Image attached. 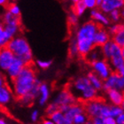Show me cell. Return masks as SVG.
Returning <instances> with one entry per match:
<instances>
[{
	"instance_id": "cell-1",
	"label": "cell",
	"mask_w": 124,
	"mask_h": 124,
	"mask_svg": "<svg viewBox=\"0 0 124 124\" xmlns=\"http://www.w3.org/2000/svg\"><path fill=\"white\" fill-rule=\"evenodd\" d=\"M99 26L91 21L81 24L75 30L74 38L78 48L79 56L86 57L94 48V37Z\"/></svg>"
},
{
	"instance_id": "cell-2",
	"label": "cell",
	"mask_w": 124,
	"mask_h": 124,
	"mask_svg": "<svg viewBox=\"0 0 124 124\" xmlns=\"http://www.w3.org/2000/svg\"><path fill=\"white\" fill-rule=\"evenodd\" d=\"M37 77L36 75V70L33 66H25L18 76L12 80L11 90L13 91V97H16L19 99L27 95L33 89Z\"/></svg>"
},
{
	"instance_id": "cell-3",
	"label": "cell",
	"mask_w": 124,
	"mask_h": 124,
	"mask_svg": "<svg viewBox=\"0 0 124 124\" xmlns=\"http://www.w3.org/2000/svg\"><path fill=\"white\" fill-rule=\"evenodd\" d=\"M16 58L24 62V64L30 65L33 61V52L30 44L23 36H17L8 42L6 45Z\"/></svg>"
},
{
	"instance_id": "cell-4",
	"label": "cell",
	"mask_w": 124,
	"mask_h": 124,
	"mask_svg": "<svg viewBox=\"0 0 124 124\" xmlns=\"http://www.w3.org/2000/svg\"><path fill=\"white\" fill-rule=\"evenodd\" d=\"M70 91L75 97L77 96L86 102L93 100L98 97V91L91 85L85 75H81L75 78L73 81Z\"/></svg>"
},
{
	"instance_id": "cell-5",
	"label": "cell",
	"mask_w": 124,
	"mask_h": 124,
	"mask_svg": "<svg viewBox=\"0 0 124 124\" xmlns=\"http://www.w3.org/2000/svg\"><path fill=\"white\" fill-rule=\"evenodd\" d=\"M83 107H84V113L87 114L88 117H91V119L97 117H101V118L109 117L110 105L106 104L103 99L97 98L93 100L86 102Z\"/></svg>"
},
{
	"instance_id": "cell-6",
	"label": "cell",
	"mask_w": 124,
	"mask_h": 124,
	"mask_svg": "<svg viewBox=\"0 0 124 124\" xmlns=\"http://www.w3.org/2000/svg\"><path fill=\"white\" fill-rule=\"evenodd\" d=\"M2 23L4 26V32L9 40L19 36L21 30L20 17H14L5 11L2 16Z\"/></svg>"
},
{
	"instance_id": "cell-7",
	"label": "cell",
	"mask_w": 124,
	"mask_h": 124,
	"mask_svg": "<svg viewBox=\"0 0 124 124\" xmlns=\"http://www.w3.org/2000/svg\"><path fill=\"white\" fill-rule=\"evenodd\" d=\"M52 102L60 109L62 106H69L76 103V97L69 89H62L55 95Z\"/></svg>"
},
{
	"instance_id": "cell-8",
	"label": "cell",
	"mask_w": 124,
	"mask_h": 124,
	"mask_svg": "<svg viewBox=\"0 0 124 124\" xmlns=\"http://www.w3.org/2000/svg\"><path fill=\"white\" fill-rule=\"evenodd\" d=\"M91 65L93 70L92 72L103 81L106 80V78L114 72L112 67H110L108 61L104 59H100V60L91 63Z\"/></svg>"
},
{
	"instance_id": "cell-9",
	"label": "cell",
	"mask_w": 124,
	"mask_h": 124,
	"mask_svg": "<svg viewBox=\"0 0 124 124\" xmlns=\"http://www.w3.org/2000/svg\"><path fill=\"white\" fill-rule=\"evenodd\" d=\"M103 90H117L122 91L124 90V81L117 72H113L106 80L103 82Z\"/></svg>"
},
{
	"instance_id": "cell-10",
	"label": "cell",
	"mask_w": 124,
	"mask_h": 124,
	"mask_svg": "<svg viewBox=\"0 0 124 124\" xmlns=\"http://www.w3.org/2000/svg\"><path fill=\"white\" fill-rule=\"evenodd\" d=\"M101 54H102V58L104 60H106L108 61L110 59H112L114 56L117 55H121V51L122 48L119 47L117 44H115L114 42L110 41L107 44H106L104 46L100 48Z\"/></svg>"
},
{
	"instance_id": "cell-11",
	"label": "cell",
	"mask_w": 124,
	"mask_h": 124,
	"mask_svg": "<svg viewBox=\"0 0 124 124\" xmlns=\"http://www.w3.org/2000/svg\"><path fill=\"white\" fill-rule=\"evenodd\" d=\"M123 6L124 0H102L99 10L105 14H109L114 10L120 11Z\"/></svg>"
},
{
	"instance_id": "cell-12",
	"label": "cell",
	"mask_w": 124,
	"mask_h": 124,
	"mask_svg": "<svg viewBox=\"0 0 124 124\" xmlns=\"http://www.w3.org/2000/svg\"><path fill=\"white\" fill-rule=\"evenodd\" d=\"M14 59H15V56L7 47L1 48L0 49V70L5 72L13 63Z\"/></svg>"
},
{
	"instance_id": "cell-13",
	"label": "cell",
	"mask_w": 124,
	"mask_h": 124,
	"mask_svg": "<svg viewBox=\"0 0 124 124\" xmlns=\"http://www.w3.org/2000/svg\"><path fill=\"white\" fill-rule=\"evenodd\" d=\"M90 17L91 19V21L95 22L98 26L101 25L102 27H108L111 24V21L109 20L107 14L102 13L98 8L93 9L90 12Z\"/></svg>"
},
{
	"instance_id": "cell-14",
	"label": "cell",
	"mask_w": 124,
	"mask_h": 124,
	"mask_svg": "<svg viewBox=\"0 0 124 124\" xmlns=\"http://www.w3.org/2000/svg\"><path fill=\"white\" fill-rule=\"evenodd\" d=\"M50 98H51V87L46 83H41L39 86L38 95H37V103L39 106H44L48 104Z\"/></svg>"
},
{
	"instance_id": "cell-15",
	"label": "cell",
	"mask_w": 124,
	"mask_h": 124,
	"mask_svg": "<svg viewBox=\"0 0 124 124\" xmlns=\"http://www.w3.org/2000/svg\"><path fill=\"white\" fill-rule=\"evenodd\" d=\"M111 41V36L109 35L107 29L105 28H98V31L95 34V37H94V46L101 48L104 46L106 44Z\"/></svg>"
},
{
	"instance_id": "cell-16",
	"label": "cell",
	"mask_w": 124,
	"mask_h": 124,
	"mask_svg": "<svg viewBox=\"0 0 124 124\" xmlns=\"http://www.w3.org/2000/svg\"><path fill=\"white\" fill-rule=\"evenodd\" d=\"M25 66L26 65L24 64V62L22 60L15 57L13 63L11 64L10 67H8V69L5 71L7 77L10 78L11 80H13L14 78L18 76V75L21 72V70L23 69V67Z\"/></svg>"
},
{
	"instance_id": "cell-17",
	"label": "cell",
	"mask_w": 124,
	"mask_h": 124,
	"mask_svg": "<svg viewBox=\"0 0 124 124\" xmlns=\"http://www.w3.org/2000/svg\"><path fill=\"white\" fill-rule=\"evenodd\" d=\"M106 98L111 106H121L124 99L123 91H117V90L106 91Z\"/></svg>"
},
{
	"instance_id": "cell-18",
	"label": "cell",
	"mask_w": 124,
	"mask_h": 124,
	"mask_svg": "<svg viewBox=\"0 0 124 124\" xmlns=\"http://www.w3.org/2000/svg\"><path fill=\"white\" fill-rule=\"evenodd\" d=\"M13 98V91L6 84L0 87V106H6L12 102Z\"/></svg>"
},
{
	"instance_id": "cell-19",
	"label": "cell",
	"mask_w": 124,
	"mask_h": 124,
	"mask_svg": "<svg viewBox=\"0 0 124 124\" xmlns=\"http://www.w3.org/2000/svg\"><path fill=\"white\" fill-rule=\"evenodd\" d=\"M83 113H84V107H83V105L80 103H75L68 106L64 114L67 119L72 121L76 115L80 114H83Z\"/></svg>"
},
{
	"instance_id": "cell-20",
	"label": "cell",
	"mask_w": 124,
	"mask_h": 124,
	"mask_svg": "<svg viewBox=\"0 0 124 124\" xmlns=\"http://www.w3.org/2000/svg\"><path fill=\"white\" fill-rule=\"evenodd\" d=\"M86 77L87 79L89 80L90 83H91V85L92 86L93 88L95 89L96 91H102L103 90V80H101L100 78L98 77V75L94 74L93 72H89L86 75Z\"/></svg>"
},
{
	"instance_id": "cell-21",
	"label": "cell",
	"mask_w": 124,
	"mask_h": 124,
	"mask_svg": "<svg viewBox=\"0 0 124 124\" xmlns=\"http://www.w3.org/2000/svg\"><path fill=\"white\" fill-rule=\"evenodd\" d=\"M49 118L52 120L54 124H73L72 121L67 119L64 113L60 112V110L52 114Z\"/></svg>"
},
{
	"instance_id": "cell-22",
	"label": "cell",
	"mask_w": 124,
	"mask_h": 124,
	"mask_svg": "<svg viewBox=\"0 0 124 124\" xmlns=\"http://www.w3.org/2000/svg\"><path fill=\"white\" fill-rule=\"evenodd\" d=\"M86 11H87V9H86L85 5H84L83 0H75V1L73 2L72 12L74 13H75L79 18L82 17L86 13Z\"/></svg>"
},
{
	"instance_id": "cell-23",
	"label": "cell",
	"mask_w": 124,
	"mask_h": 124,
	"mask_svg": "<svg viewBox=\"0 0 124 124\" xmlns=\"http://www.w3.org/2000/svg\"><path fill=\"white\" fill-rule=\"evenodd\" d=\"M108 63L110 67H112L113 71L114 70V72H117L124 66V60L122 57V55H117V56H114L112 59H110L108 60Z\"/></svg>"
},
{
	"instance_id": "cell-24",
	"label": "cell",
	"mask_w": 124,
	"mask_h": 124,
	"mask_svg": "<svg viewBox=\"0 0 124 124\" xmlns=\"http://www.w3.org/2000/svg\"><path fill=\"white\" fill-rule=\"evenodd\" d=\"M112 41L121 48H124V24L122 25V28L119 31L113 36Z\"/></svg>"
},
{
	"instance_id": "cell-25",
	"label": "cell",
	"mask_w": 124,
	"mask_h": 124,
	"mask_svg": "<svg viewBox=\"0 0 124 124\" xmlns=\"http://www.w3.org/2000/svg\"><path fill=\"white\" fill-rule=\"evenodd\" d=\"M85 58H86V60H88L91 64L93 63V62L97 61V60H100V59H103V58H102V54H101L100 48L94 47L91 52L87 54V56H86Z\"/></svg>"
},
{
	"instance_id": "cell-26",
	"label": "cell",
	"mask_w": 124,
	"mask_h": 124,
	"mask_svg": "<svg viewBox=\"0 0 124 124\" xmlns=\"http://www.w3.org/2000/svg\"><path fill=\"white\" fill-rule=\"evenodd\" d=\"M68 53L71 58H75L79 56V52H78V48L75 43V40L74 37L70 39L69 46H68Z\"/></svg>"
},
{
	"instance_id": "cell-27",
	"label": "cell",
	"mask_w": 124,
	"mask_h": 124,
	"mask_svg": "<svg viewBox=\"0 0 124 124\" xmlns=\"http://www.w3.org/2000/svg\"><path fill=\"white\" fill-rule=\"evenodd\" d=\"M7 12L9 13H11L13 16H14V17H20L21 13L20 5L18 4H16V3H12V4L8 5Z\"/></svg>"
},
{
	"instance_id": "cell-28",
	"label": "cell",
	"mask_w": 124,
	"mask_h": 124,
	"mask_svg": "<svg viewBox=\"0 0 124 124\" xmlns=\"http://www.w3.org/2000/svg\"><path fill=\"white\" fill-rule=\"evenodd\" d=\"M9 41L10 40L7 38V36H5V32H4V26H3L2 21H0V49L6 47Z\"/></svg>"
},
{
	"instance_id": "cell-29",
	"label": "cell",
	"mask_w": 124,
	"mask_h": 124,
	"mask_svg": "<svg viewBox=\"0 0 124 124\" xmlns=\"http://www.w3.org/2000/svg\"><path fill=\"white\" fill-rule=\"evenodd\" d=\"M122 106H111L110 105V108H109V117H113L116 119L117 117L121 115L123 113Z\"/></svg>"
},
{
	"instance_id": "cell-30",
	"label": "cell",
	"mask_w": 124,
	"mask_h": 124,
	"mask_svg": "<svg viewBox=\"0 0 124 124\" xmlns=\"http://www.w3.org/2000/svg\"><path fill=\"white\" fill-rule=\"evenodd\" d=\"M67 22L70 26L76 27L79 23V17L75 13H73L72 11H70L69 13H67Z\"/></svg>"
},
{
	"instance_id": "cell-31",
	"label": "cell",
	"mask_w": 124,
	"mask_h": 124,
	"mask_svg": "<svg viewBox=\"0 0 124 124\" xmlns=\"http://www.w3.org/2000/svg\"><path fill=\"white\" fill-rule=\"evenodd\" d=\"M89 117L87 116V114L85 113L83 114H80L76 115V116L72 120L73 124H85L86 122H88Z\"/></svg>"
},
{
	"instance_id": "cell-32",
	"label": "cell",
	"mask_w": 124,
	"mask_h": 124,
	"mask_svg": "<svg viewBox=\"0 0 124 124\" xmlns=\"http://www.w3.org/2000/svg\"><path fill=\"white\" fill-rule=\"evenodd\" d=\"M52 60H37L36 61V67L43 70L48 69L52 66Z\"/></svg>"
},
{
	"instance_id": "cell-33",
	"label": "cell",
	"mask_w": 124,
	"mask_h": 124,
	"mask_svg": "<svg viewBox=\"0 0 124 124\" xmlns=\"http://www.w3.org/2000/svg\"><path fill=\"white\" fill-rule=\"evenodd\" d=\"M110 21H112L113 23H118L121 20V14H120L119 10H114L113 12L107 14Z\"/></svg>"
},
{
	"instance_id": "cell-34",
	"label": "cell",
	"mask_w": 124,
	"mask_h": 124,
	"mask_svg": "<svg viewBox=\"0 0 124 124\" xmlns=\"http://www.w3.org/2000/svg\"><path fill=\"white\" fill-rule=\"evenodd\" d=\"M59 111V107H58L56 105H55L53 102H51V103L47 104V106L45 108V114H46L47 116H51L52 114H54L55 112Z\"/></svg>"
},
{
	"instance_id": "cell-35",
	"label": "cell",
	"mask_w": 124,
	"mask_h": 124,
	"mask_svg": "<svg viewBox=\"0 0 124 124\" xmlns=\"http://www.w3.org/2000/svg\"><path fill=\"white\" fill-rule=\"evenodd\" d=\"M122 24H121V23L110 24V25L108 26V29H107L109 35H110V36H114V35H115V34L119 31V29L122 28Z\"/></svg>"
},
{
	"instance_id": "cell-36",
	"label": "cell",
	"mask_w": 124,
	"mask_h": 124,
	"mask_svg": "<svg viewBox=\"0 0 124 124\" xmlns=\"http://www.w3.org/2000/svg\"><path fill=\"white\" fill-rule=\"evenodd\" d=\"M39 119H40V112L38 109H33L30 113V121L33 123H36L38 122Z\"/></svg>"
},
{
	"instance_id": "cell-37",
	"label": "cell",
	"mask_w": 124,
	"mask_h": 124,
	"mask_svg": "<svg viewBox=\"0 0 124 124\" xmlns=\"http://www.w3.org/2000/svg\"><path fill=\"white\" fill-rule=\"evenodd\" d=\"M83 3H84V5L87 10H93V9H96L97 8V3H96V0H83Z\"/></svg>"
},
{
	"instance_id": "cell-38",
	"label": "cell",
	"mask_w": 124,
	"mask_h": 124,
	"mask_svg": "<svg viewBox=\"0 0 124 124\" xmlns=\"http://www.w3.org/2000/svg\"><path fill=\"white\" fill-rule=\"evenodd\" d=\"M91 120L92 124H105L104 118H101V117H97V118H93Z\"/></svg>"
},
{
	"instance_id": "cell-39",
	"label": "cell",
	"mask_w": 124,
	"mask_h": 124,
	"mask_svg": "<svg viewBox=\"0 0 124 124\" xmlns=\"http://www.w3.org/2000/svg\"><path fill=\"white\" fill-rule=\"evenodd\" d=\"M104 121H105V124H117L116 119H115V118H113V117H106V118H104Z\"/></svg>"
},
{
	"instance_id": "cell-40",
	"label": "cell",
	"mask_w": 124,
	"mask_h": 124,
	"mask_svg": "<svg viewBox=\"0 0 124 124\" xmlns=\"http://www.w3.org/2000/svg\"><path fill=\"white\" fill-rule=\"evenodd\" d=\"M117 124H124V112L116 118Z\"/></svg>"
},
{
	"instance_id": "cell-41",
	"label": "cell",
	"mask_w": 124,
	"mask_h": 124,
	"mask_svg": "<svg viewBox=\"0 0 124 124\" xmlns=\"http://www.w3.org/2000/svg\"><path fill=\"white\" fill-rule=\"evenodd\" d=\"M40 124H54V123H53V122L50 118H45V119H44L40 122Z\"/></svg>"
},
{
	"instance_id": "cell-42",
	"label": "cell",
	"mask_w": 124,
	"mask_h": 124,
	"mask_svg": "<svg viewBox=\"0 0 124 124\" xmlns=\"http://www.w3.org/2000/svg\"><path fill=\"white\" fill-rule=\"evenodd\" d=\"M5 78H4V76H3V75H2V71L0 70V87L3 85H5Z\"/></svg>"
},
{
	"instance_id": "cell-43",
	"label": "cell",
	"mask_w": 124,
	"mask_h": 124,
	"mask_svg": "<svg viewBox=\"0 0 124 124\" xmlns=\"http://www.w3.org/2000/svg\"><path fill=\"white\" fill-rule=\"evenodd\" d=\"M117 73L119 74V75L122 78V80L124 81V66L122 67V68H121V69L118 70V71H117Z\"/></svg>"
},
{
	"instance_id": "cell-44",
	"label": "cell",
	"mask_w": 124,
	"mask_h": 124,
	"mask_svg": "<svg viewBox=\"0 0 124 124\" xmlns=\"http://www.w3.org/2000/svg\"><path fill=\"white\" fill-rule=\"evenodd\" d=\"M0 124H9V122L4 118H0Z\"/></svg>"
},
{
	"instance_id": "cell-45",
	"label": "cell",
	"mask_w": 124,
	"mask_h": 124,
	"mask_svg": "<svg viewBox=\"0 0 124 124\" xmlns=\"http://www.w3.org/2000/svg\"><path fill=\"white\" fill-rule=\"evenodd\" d=\"M120 14H121V19H124V6L120 10Z\"/></svg>"
},
{
	"instance_id": "cell-46",
	"label": "cell",
	"mask_w": 124,
	"mask_h": 124,
	"mask_svg": "<svg viewBox=\"0 0 124 124\" xmlns=\"http://www.w3.org/2000/svg\"><path fill=\"white\" fill-rule=\"evenodd\" d=\"M7 4V0H0V6H3Z\"/></svg>"
},
{
	"instance_id": "cell-47",
	"label": "cell",
	"mask_w": 124,
	"mask_h": 124,
	"mask_svg": "<svg viewBox=\"0 0 124 124\" xmlns=\"http://www.w3.org/2000/svg\"><path fill=\"white\" fill-rule=\"evenodd\" d=\"M101 2H102V0H96V3H97V7H99V6H100Z\"/></svg>"
},
{
	"instance_id": "cell-48",
	"label": "cell",
	"mask_w": 124,
	"mask_h": 124,
	"mask_svg": "<svg viewBox=\"0 0 124 124\" xmlns=\"http://www.w3.org/2000/svg\"><path fill=\"white\" fill-rule=\"evenodd\" d=\"M121 55H122V57L123 58V60H124V48H122V51H121Z\"/></svg>"
},
{
	"instance_id": "cell-49",
	"label": "cell",
	"mask_w": 124,
	"mask_h": 124,
	"mask_svg": "<svg viewBox=\"0 0 124 124\" xmlns=\"http://www.w3.org/2000/svg\"><path fill=\"white\" fill-rule=\"evenodd\" d=\"M122 110L124 111V99H123V101H122Z\"/></svg>"
},
{
	"instance_id": "cell-50",
	"label": "cell",
	"mask_w": 124,
	"mask_h": 124,
	"mask_svg": "<svg viewBox=\"0 0 124 124\" xmlns=\"http://www.w3.org/2000/svg\"><path fill=\"white\" fill-rule=\"evenodd\" d=\"M85 124H92V122H91V120H88V122H86Z\"/></svg>"
},
{
	"instance_id": "cell-51",
	"label": "cell",
	"mask_w": 124,
	"mask_h": 124,
	"mask_svg": "<svg viewBox=\"0 0 124 124\" xmlns=\"http://www.w3.org/2000/svg\"><path fill=\"white\" fill-rule=\"evenodd\" d=\"M123 91V94H124V90H123V91Z\"/></svg>"
}]
</instances>
